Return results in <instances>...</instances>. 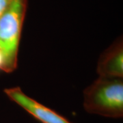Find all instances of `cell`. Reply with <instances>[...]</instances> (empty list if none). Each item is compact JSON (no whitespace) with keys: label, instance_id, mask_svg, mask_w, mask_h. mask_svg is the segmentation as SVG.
I'll list each match as a JSON object with an SVG mask.
<instances>
[{"label":"cell","instance_id":"6da1fadb","mask_svg":"<svg viewBox=\"0 0 123 123\" xmlns=\"http://www.w3.org/2000/svg\"><path fill=\"white\" fill-rule=\"evenodd\" d=\"M84 110L110 118L123 116V80L99 77L84 91Z\"/></svg>","mask_w":123,"mask_h":123},{"label":"cell","instance_id":"7a4b0ae2","mask_svg":"<svg viewBox=\"0 0 123 123\" xmlns=\"http://www.w3.org/2000/svg\"><path fill=\"white\" fill-rule=\"evenodd\" d=\"M27 8V0H12L0 18V51L4 60L2 71L7 73L17 68L18 48Z\"/></svg>","mask_w":123,"mask_h":123},{"label":"cell","instance_id":"3957f363","mask_svg":"<svg viewBox=\"0 0 123 123\" xmlns=\"http://www.w3.org/2000/svg\"><path fill=\"white\" fill-rule=\"evenodd\" d=\"M4 93L10 100L41 123H73L55 111L27 96L19 87L6 88Z\"/></svg>","mask_w":123,"mask_h":123},{"label":"cell","instance_id":"277c9868","mask_svg":"<svg viewBox=\"0 0 123 123\" xmlns=\"http://www.w3.org/2000/svg\"><path fill=\"white\" fill-rule=\"evenodd\" d=\"M97 71L101 77H123V42L120 37L105 49L99 57Z\"/></svg>","mask_w":123,"mask_h":123},{"label":"cell","instance_id":"5b68a950","mask_svg":"<svg viewBox=\"0 0 123 123\" xmlns=\"http://www.w3.org/2000/svg\"><path fill=\"white\" fill-rule=\"evenodd\" d=\"M12 0H0V18L8 8Z\"/></svg>","mask_w":123,"mask_h":123},{"label":"cell","instance_id":"8992f818","mask_svg":"<svg viewBox=\"0 0 123 123\" xmlns=\"http://www.w3.org/2000/svg\"><path fill=\"white\" fill-rule=\"evenodd\" d=\"M3 64H4V56H3L1 51H0V70L1 69Z\"/></svg>","mask_w":123,"mask_h":123}]
</instances>
